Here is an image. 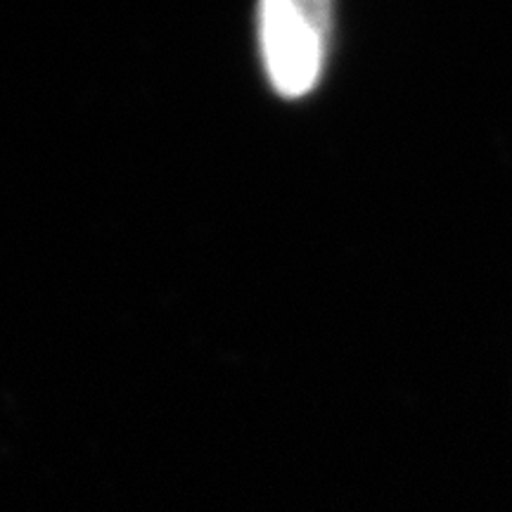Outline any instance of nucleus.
I'll use <instances>...</instances> for the list:
<instances>
[{"mask_svg":"<svg viewBox=\"0 0 512 512\" xmlns=\"http://www.w3.org/2000/svg\"><path fill=\"white\" fill-rule=\"evenodd\" d=\"M323 3L266 0L259 12V38L268 79L285 98H299L316 86L325 55Z\"/></svg>","mask_w":512,"mask_h":512,"instance_id":"f257e3e1","label":"nucleus"}]
</instances>
